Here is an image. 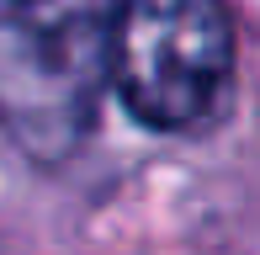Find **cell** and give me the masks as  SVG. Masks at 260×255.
Listing matches in <instances>:
<instances>
[{
    "label": "cell",
    "instance_id": "obj_1",
    "mask_svg": "<svg viewBox=\"0 0 260 255\" xmlns=\"http://www.w3.org/2000/svg\"><path fill=\"white\" fill-rule=\"evenodd\" d=\"M122 0H0V133L64 165L112 90Z\"/></svg>",
    "mask_w": 260,
    "mask_h": 255
},
{
    "label": "cell",
    "instance_id": "obj_2",
    "mask_svg": "<svg viewBox=\"0 0 260 255\" xmlns=\"http://www.w3.org/2000/svg\"><path fill=\"white\" fill-rule=\"evenodd\" d=\"M234 85V21L223 0H122L112 90L154 133L218 117Z\"/></svg>",
    "mask_w": 260,
    "mask_h": 255
}]
</instances>
